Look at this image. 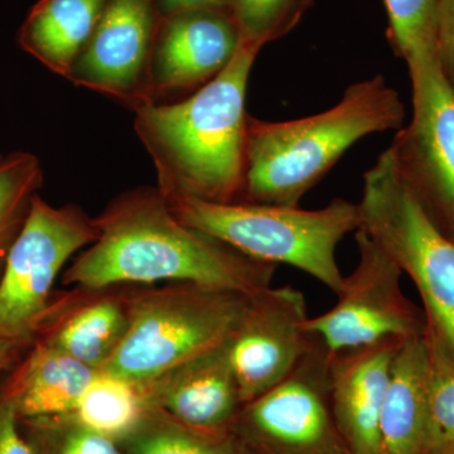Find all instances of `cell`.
I'll use <instances>...</instances> for the list:
<instances>
[{"instance_id": "1", "label": "cell", "mask_w": 454, "mask_h": 454, "mask_svg": "<svg viewBox=\"0 0 454 454\" xmlns=\"http://www.w3.org/2000/svg\"><path fill=\"white\" fill-rule=\"evenodd\" d=\"M98 239L62 277L88 289L186 282L252 295L273 286L278 265L184 225L158 187L124 191L94 217Z\"/></svg>"}, {"instance_id": "2", "label": "cell", "mask_w": 454, "mask_h": 454, "mask_svg": "<svg viewBox=\"0 0 454 454\" xmlns=\"http://www.w3.org/2000/svg\"><path fill=\"white\" fill-rule=\"evenodd\" d=\"M259 47L241 41L229 66L184 100L137 110L134 129L163 195L234 202L243 187L247 82Z\"/></svg>"}, {"instance_id": "3", "label": "cell", "mask_w": 454, "mask_h": 454, "mask_svg": "<svg viewBox=\"0 0 454 454\" xmlns=\"http://www.w3.org/2000/svg\"><path fill=\"white\" fill-rule=\"evenodd\" d=\"M405 106L382 74L352 83L336 106L289 121L247 116L238 201L297 207L358 140L400 130Z\"/></svg>"}, {"instance_id": "4", "label": "cell", "mask_w": 454, "mask_h": 454, "mask_svg": "<svg viewBox=\"0 0 454 454\" xmlns=\"http://www.w3.org/2000/svg\"><path fill=\"white\" fill-rule=\"evenodd\" d=\"M163 196L184 225L216 236L250 258L300 269L334 294L340 292L345 277L337 264V247L360 229L357 203L334 199L324 208L303 210L298 206Z\"/></svg>"}, {"instance_id": "5", "label": "cell", "mask_w": 454, "mask_h": 454, "mask_svg": "<svg viewBox=\"0 0 454 454\" xmlns=\"http://www.w3.org/2000/svg\"><path fill=\"white\" fill-rule=\"evenodd\" d=\"M249 301L244 293L195 283L131 286L129 327L101 372L145 385L229 342Z\"/></svg>"}, {"instance_id": "6", "label": "cell", "mask_w": 454, "mask_h": 454, "mask_svg": "<svg viewBox=\"0 0 454 454\" xmlns=\"http://www.w3.org/2000/svg\"><path fill=\"white\" fill-rule=\"evenodd\" d=\"M360 229L413 280L427 333L454 365V240L406 186L390 148L364 176Z\"/></svg>"}, {"instance_id": "7", "label": "cell", "mask_w": 454, "mask_h": 454, "mask_svg": "<svg viewBox=\"0 0 454 454\" xmlns=\"http://www.w3.org/2000/svg\"><path fill=\"white\" fill-rule=\"evenodd\" d=\"M98 235L94 219L76 203L55 207L40 195L33 199L0 277V340L22 346L35 340L57 276Z\"/></svg>"}, {"instance_id": "8", "label": "cell", "mask_w": 454, "mask_h": 454, "mask_svg": "<svg viewBox=\"0 0 454 454\" xmlns=\"http://www.w3.org/2000/svg\"><path fill=\"white\" fill-rule=\"evenodd\" d=\"M292 372L245 403L230 429L254 454H348L331 403V354L318 337Z\"/></svg>"}, {"instance_id": "9", "label": "cell", "mask_w": 454, "mask_h": 454, "mask_svg": "<svg viewBox=\"0 0 454 454\" xmlns=\"http://www.w3.org/2000/svg\"><path fill=\"white\" fill-rule=\"evenodd\" d=\"M405 64L413 90V116L389 148L406 186L454 240V91L435 52Z\"/></svg>"}, {"instance_id": "10", "label": "cell", "mask_w": 454, "mask_h": 454, "mask_svg": "<svg viewBox=\"0 0 454 454\" xmlns=\"http://www.w3.org/2000/svg\"><path fill=\"white\" fill-rule=\"evenodd\" d=\"M355 238L357 267L343 278L333 309L309 318V333L331 354L426 333V316L403 293L396 262L364 230Z\"/></svg>"}, {"instance_id": "11", "label": "cell", "mask_w": 454, "mask_h": 454, "mask_svg": "<svg viewBox=\"0 0 454 454\" xmlns=\"http://www.w3.org/2000/svg\"><path fill=\"white\" fill-rule=\"evenodd\" d=\"M160 22L155 0H110L66 80L133 113L153 104L151 61Z\"/></svg>"}, {"instance_id": "12", "label": "cell", "mask_w": 454, "mask_h": 454, "mask_svg": "<svg viewBox=\"0 0 454 454\" xmlns=\"http://www.w3.org/2000/svg\"><path fill=\"white\" fill-rule=\"evenodd\" d=\"M306 295L273 286L250 295L249 306L229 342L243 403L286 378L312 346Z\"/></svg>"}, {"instance_id": "13", "label": "cell", "mask_w": 454, "mask_h": 454, "mask_svg": "<svg viewBox=\"0 0 454 454\" xmlns=\"http://www.w3.org/2000/svg\"><path fill=\"white\" fill-rule=\"evenodd\" d=\"M240 43L229 12L193 9L160 18L151 61L153 104L184 100L212 82Z\"/></svg>"}, {"instance_id": "14", "label": "cell", "mask_w": 454, "mask_h": 454, "mask_svg": "<svg viewBox=\"0 0 454 454\" xmlns=\"http://www.w3.org/2000/svg\"><path fill=\"white\" fill-rule=\"evenodd\" d=\"M229 342L140 385L145 405L195 428L230 429L244 403Z\"/></svg>"}, {"instance_id": "15", "label": "cell", "mask_w": 454, "mask_h": 454, "mask_svg": "<svg viewBox=\"0 0 454 454\" xmlns=\"http://www.w3.org/2000/svg\"><path fill=\"white\" fill-rule=\"evenodd\" d=\"M400 340H381L331 356V403L348 454H385L380 432L382 404Z\"/></svg>"}, {"instance_id": "16", "label": "cell", "mask_w": 454, "mask_h": 454, "mask_svg": "<svg viewBox=\"0 0 454 454\" xmlns=\"http://www.w3.org/2000/svg\"><path fill=\"white\" fill-rule=\"evenodd\" d=\"M130 289L74 286L51 301L35 340L101 372L129 327Z\"/></svg>"}, {"instance_id": "17", "label": "cell", "mask_w": 454, "mask_h": 454, "mask_svg": "<svg viewBox=\"0 0 454 454\" xmlns=\"http://www.w3.org/2000/svg\"><path fill=\"white\" fill-rule=\"evenodd\" d=\"M432 393L433 354L428 333L400 340L382 404L380 432L385 454H423Z\"/></svg>"}, {"instance_id": "18", "label": "cell", "mask_w": 454, "mask_h": 454, "mask_svg": "<svg viewBox=\"0 0 454 454\" xmlns=\"http://www.w3.org/2000/svg\"><path fill=\"white\" fill-rule=\"evenodd\" d=\"M100 372L35 340L8 379L3 394L23 419L73 414L90 382Z\"/></svg>"}, {"instance_id": "19", "label": "cell", "mask_w": 454, "mask_h": 454, "mask_svg": "<svg viewBox=\"0 0 454 454\" xmlns=\"http://www.w3.org/2000/svg\"><path fill=\"white\" fill-rule=\"evenodd\" d=\"M109 2L38 0L18 31V44L44 67L66 79Z\"/></svg>"}, {"instance_id": "20", "label": "cell", "mask_w": 454, "mask_h": 454, "mask_svg": "<svg viewBox=\"0 0 454 454\" xmlns=\"http://www.w3.org/2000/svg\"><path fill=\"white\" fill-rule=\"evenodd\" d=\"M119 444H124L127 454H254L231 429L195 428L151 406Z\"/></svg>"}, {"instance_id": "21", "label": "cell", "mask_w": 454, "mask_h": 454, "mask_svg": "<svg viewBox=\"0 0 454 454\" xmlns=\"http://www.w3.org/2000/svg\"><path fill=\"white\" fill-rule=\"evenodd\" d=\"M145 411L138 385L100 372L90 382L71 417L86 428L121 443L136 430Z\"/></svg>"}, {"instance_id": "22", "label": "cell", "mask_w": 454, "mask_h": 454, "mask_svg": "<svg viewBox=\"0 0 454 454\" xmlns=\"http://www.w3.org/2000/svg\"><path fill=\"white\" fill-rule=\"evenodd\" d=\"M43 181L37 155L13 152L0 160V277Z\"/></svg>"}, {"instance_id": "23", "label": "cell", "mask_w": 454, "mask_h": 454, "mask_svg": "<svg viewBox=\"0 0 454 454\" xmlns=\"http://www.w3.org/2000/svg\"><path fill=\"white\" fill-rule=\"evenodd\" d=\"M315 0H232L241 41L262 49L291 33Z\"/></svg>"}, {"instance_id": "24", "label": "cell", "mask_w": 454, "mask_h": 454, "mask_svg": "<svg viewBox=\"0 0 454 454\" xmlns=\"http://www.w3.org/2000/svg\"><path fill=\"white\" fill-rule=\"evenodd\" d=\"M389 17V38L405 62L435 52L439 0H384Z\"/></svg>"}, {"instance_id": "25", "label": "cell", "mask_w": 454, "mask_h": 454, "mask_svg": "<svg viewBox=\"0 0 454 454\" xmlns=\"http://www.w3.org/2000/svg\"><path fill=\"white\" fill-rule=\"evenodd\" d=\"M26 420L33 427L35 454H124L118 442L86 428L71 414Z\"/></svg>"}, {"instance_id": "26", "label": "cell", "mask_w": 454, "mask_h": 454, "mask_svg": "<svg viewBox=\"0 0 454 454\" xmlns=\"http://www.w3.org/2000/svg\"><path fill=\"white\" fill-rule=\"evenodd\" d=\"M429 340L433 354V393L423 454H454V365L437 343L430 337Z\"/></svg>"}, {"instance_id": "27", "label": "cell", "mask_w": 454, "mask_h": 454, "mask_svg": "<svg viewBox=\"0 0 454 454\" xmlns=\"http://www.w3.org/2000/svg\"><path fill=\"white\" fill-rule=\"evenodd\" d=\"M435 55L442 74L454 91V0H439Z\"/></svg>"}, {"instance_id": "28", "label": "cell", "mask_w": 454, "mask_h": 454, "mask_svg": "<svg viewBox=\"0 0 454 454\" xmlns=\"http://www.w3.org/2000/svg\"><path fill=\"white\" fill-rule=\"evenodd\" d=\"M18 415L13 400L0 395V454H35L29 442L20 435Z\"/></svg>"}, {"instance_id": "29", "label": "cell", "mask_w": 454, "mask_h": 454, "mask_svg": "<svg viewBox=\"0 0 454 454\" xmlns=\"http://www.w3.org/2000/svg\"><path fill=\"white\" fill-rule=\"evenodd\" d=\"M160 18L193 9H215L231 13L232 0H155Z\"/></svg>"}, {"instance_id": "30", "label": "cell", "mask_w": 454, "mask_h": 454, "mask_svg": "<svg viewBox=\"0 0 454 454\" xmlns=\"http://www.w3.org/2000/svg\"><path fill=\"white\" fill-rule=\"evenodd\" d=\"M23 346L11 340H0V373L9 369L12 364L16 363L18 354Z\"/></svg>"}, {"instance_id": "31", "label": "cell", "mask_w": 454, "mask_h": 454, "mask_svg": "<svg viewBox=\"0 0 454 454\" xmlns=\"http://www.w3.org/2000/svg\"><path fill=\"white\" fill-rule=\"evenodd\" d=\"M3 155H0V160H2Z\"/></svg>"}]
</instances>
